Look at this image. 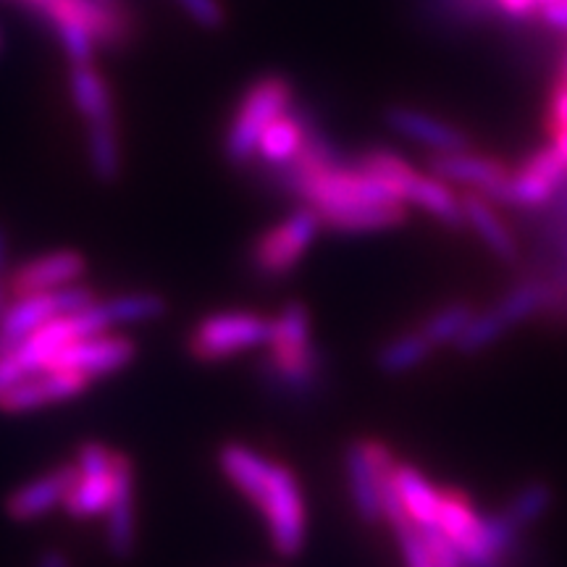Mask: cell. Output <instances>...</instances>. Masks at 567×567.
<instances>
[{
	"mask_svg": "<svg viewBox=\"0 0 567 567\" xmlns=\"http://www.w3.org/2000/svg\"><path fill=\"white\" fill-rule=\"evenodd\" d=\"M271 354L266 379L289 394H310L321 375V354L310 339V313L302 302H287L271 321Z\"/></svg>",
	"mask_w": 567,
	"mask_h": 567,
	"instance_id": "cell-1",
	"label": "cell"
},
{
	"mask_svg": "<svg viewBox=\"0 0 567 567\" xmlns=\"http://www.w3.org/2000/svg\"><path fill=\"white\" fill-rule=\"evenodd\" d=\"M264 513L268 530H271L274 549L281 557H297L305 547V502L297 476L287 465L274 463L268 476L255 486V492L247 496Z\"/></svg>",
	"mask_w": 567,
	"mask_h": 567,
	"instance_id": "cell-2",
	"label": "cell"
},
{
	"mask_svg": "<svg viewBox=\"0 0 567 567\" xmlns=\"http://www.w3.org/2000/svg\"><path fill=\"white\" fill-rule=\"evenodd\" d=\"M292 105V84L284 76H266L247 90L229 137H226V158L234 166H247L258 153V140L276 118Z\"/></svg>",
	"mask_w": 567,
	"mask_h": 567,
	"instance_id": "cell-3",
	"label": "cell"
},
{
	"mask_svg": "<svg viewBox=\"0 0 567 567\" xmlns=\"http://www.w3.org/2000/svg\"><path fill=\"white\" fill-rule=\"evenodd\" d=\"M271 339V318L247 310L213 313L195 326L187 339V352L197 363H221L234 354L264 347Z\"/></svg>",
	"mask_w": 567,
	"mask_h": 567,
	"instance_id": "cell-4",
	"label": "cell"
},
{
	"mask_svg": "<svg viewBox=\"0 0 567 567\" xmlns=\"http://www.w3.org/2000/svg\"><path fill=\"white\" fill-rule=\"evenodd\" d=\"M321 218L316 208L302 205L295 213H289L281 224L260 234L258 243L252 245V268L268 279H281L300 264L308 247L316 243Z\"/></svg>",
	"mask_w": 567,
	"mask_h": 567,
	"instance_id": "cell-5",
	"label": "cell"
},
{
	"mask_svg": "<svg viewBox=\"0 0 567 567\" xmlns=\"http://www.w3.org/2000/svg\"><path fill=\"white\" fill-rule=\"evenodd\" d=\"M565 182L567 163L559 158L555 147H542L515 174H509L505 189L496 197V203L526 210L544 208V205L555 200Z\"/></svg>",
	"mask_w": 567,
	"mask_h": 567,
	"instance_id": "cell-6",
	"label": "cell"
},
{
	"mask_svg": "<svg viewBox=\"0 0 567 567\" xmlns=\"http://www.w3.org/2000/svg\"><path fill=\"white\" fill-rule=\"evenodd\" d=\"M113 484V452L101 442H84L76 455V481L63 502L69 517L87 520L105 513Z\"/></svg>",
	"mask_w": 567,
	"mask_h": 567,
	"instance_id": "cell-7",
	"label": "cell"
},
{
	"mask_svg": "<svg viewBox=\"0 0 567 567\" xmlns=\"http://www.w3.org/2000/svg\"><path fill=\"white\" fill-rule=\"evenodd\" d=\"M134 358H137V344L132 339L103 331V334L84 337L66 344L61 352L53 354L48 365L66 368V371L82 373L84 379L95 381L124 371L126 365L134 363Z\"/></svg>",
	"mask_w": 567,
	"mask_h": 567,
	"instance_id": "cell-8",
	"label": "cell"
},
{
	"mask_svg": "<svg viewBox=\"0 0 567 567\" xmlns=\"http://www.w3.org/2000/svg\"><path fill=\"white\" fill-rule=\"evenodd\" d=\"M90 379L82 373L66 371V368L45 365L40 371L27 373L24 379L17 381L9 392L0 396V410L3 413H32V410L59 405V402L74 400L87 392Z\"/></svg>",
	"mask_w": 567,
	"mask_h": 567,
	"instance_id": "cell-9",
	"label": "cell"
},
{
	"mask_svg": "<svg viewBox=\"0 0 567 567\" xmlns=\"http://www.w3.org/2000/svg\"><path fill=\"white\" fill-rule=\"evenodd\" d=\"M105 547L113 559H132L137 547V523H134V465L124 452H113V484L105 507Z\"/></svg>",
	"mask_w": 567,
	"mask_h": 567,
	"instance_id": "cell-10",
	"label": "cell"
},
{
	"mask_svg": "<svg viewBox=\"0 0 567 567\" xmlns=\"http://www.w3.org/2000/svg\"><path fill=\"white\" fill-rule=\"evenodd\" d=\"M429 168L439 179L476 189V193L486 195L492 203H496V197L502 195L509 179V168L505 163L471 151L434 153L429 161Z\"/></svg>",
	"mask_w": 567,
	"mask_h": 567,
	"instance_id": "cell-11",
	"label": "cell"
},
{
	"mask_svg": "<svg viewBox=\"0 0 567 567\" xmlns=\"http://www.w3.org/2000/svg\"><path fill=\"white\" fill-rule=\"evenodd\" d=\"M84 271H87V260L76 250L48 252L42 258H34L30 264L19 266L9 276L11 297L59 292V289L80 281Z\"/></svg>",
	"mask_w": 567,
	"mask_h": 567,
	"instance_id": "cell-12",
	"label": "cell"
},
{
	"mask_svg": "<svg viewBox=\"0 0 567 567\" xmlns=\"http://www.w3.org/2000/svg\"><path fill=\"white\" fill-rule=\"evenodd\" d=\"M76 481V463L61 465L45 476L30 481L27 486H19L3 502V513L11 523H32L38 517L53 513L55 507H63L66 496Z\"/></svg>",
	"mask_w": 567,
	"mask_h": 567,
	"instance_id": "cell-13",
	"label": "cell"
},
{
	"mask_svg": "<svg viewBox=\"0 0 567 567\" xmlns=\"http://www.w3.org/2000/svg\"><path fill=\"white\" fill-rule=\"evenodd\" d=\"M42 17H69L87 27L97 45H122L130 38V17L122 6H105L97 0H30Z\"/></svg>",
	"mask_w": 567,
	"mask_h": 567,
	"instance_id": "cell-14",
	"label": "cell"
},
{
	"mask_svg": "<svg viewBox=\"0 0 567 567\" xmlns=\"http://www.w3.org/2000/svg\"><path fill=\"white\" fill-rule=\"evenodd\" d=\"M61 316V292L13 297L6 316L0 318V354H9L11 350H17L19 344H24L27 339L38 334L42 326H48Z\"/></svg>",
	"mask_w": 567,
	"mask_h": 567,
	"instance_id": "cell-15",
	"label": "cell"
},
{
	"mask_svg": "<svg viewBox=\"0 0 567 567\" xmlns=\"http://www.w3.org/2000/svg\"><path fill=\"white\" fill-rule=\"evenodd\" d=\"M384 122L392 132L402 134L410 142L429 147L434 153H457L471 147V140L465 137L457 126L431 116V113L408 109V105H392L384 113Z\"/></svg>",
	"mask_w": 567,
	"mask_h": 567,
	"instance_id": "cell-16",
	"label": "cell"
},
{
	"mask_svg": "<svg viewBox=\"0 0 567 567\" xmlns=\"http://www.w3.org/2000/svg\"><path fill=\"white\" fill-rule=\"evenodd\" d=\"M400 197L405 205H417L429 216H434L439 224L450 226V229H463L467 226L463 203H460V195L450 189V182L439 179V176H421L410 174L400 187Z\"/></svg>",
	"mask_w": 567,
	"mask_h": 567,
	"instance_id": "cell-17",
	"label": "cell"
},
{
	"mask_svg": "<svg viewBox=\"0 0 567 567\" xmlns=\"http://www.w3.org/2000/svg\"><path fill=\"white\" fill-rule=\"evenodd\" d=\"M344 471H347V486H350V496L354 513L365 526H375L384 520V507H381V488H379V473L368 457V450L363 442H350L344 450Z\"/></svg>",
	"mask_w": 567,
	"mask_h": 567,
	"instance_id": "cell-18",
	"label": "cell"
},
{
	"mask_svg": "<svg viewBox=\"0 0 567 567\" xmlns=\"http://www.w3.org/2000/svg\"><path fill=\"white\" fill-rule=\"evenodd\" d=\"M517 536H520V528L509 520L505 509L502 513L481 515V530L476 542L460 551L463 567H505L507 557L517 547Z\"/></svg>",
	"mask_w": 567,
	"mask_h": 567,
	"instance_id": "cell-19",
	"label": "cell"
},
{
	"mask_svg": "<svg viewBox=\"0 0 567 567\" xmlns=\"http://www.w3.org/2000/svg\"><path fill=\"white\" fill-rule=\"evenodd\" d=\"M460 203H463V213L467 226H473L481 239H484L488 250H492L496 258L505 260V264H517L520 260V245L513 237V231L507 229L505 221L496 216L494 203L488 200L486 195L476 193V189H465L460 195Z\"/></svg>",
	"mask_w": 567,
	"mask_h": 567,
	"instance_id": "cell-20",
	"label": "cell"
},
{
	"mask_svg": "<svg viewBox=\"0 0 567 567\" xmlns=\"http://www.w3.org/2000/svg\"><path fill=\"white\" fill-rule=\"evenodd\" d=\"M323 226L339 234H371L386 231L408 221L405 203H360L318 213Z\"/></svg>",
	"mask_w": 567,
	"mask_h": 567,
	"instance_id": "cell-21",
	"label": "cell"
},
{
	"mask_svg": "<svg viewBox=\"0 0 567 567\" xmlns=\"http://www.w3.org/2000/svg\"><path fill=\"white\" fill-rule=\"evenodd\" d=\"M396 492H400L402 505L410 520L417 528L439 526V507H442V492L431 486V481L421 471L408 463H396L394 467Z\"/></svg>",
	"mask_w": 567,
	"mask_h": 567,
	"instance_id": "cell-22",
	"label": "cell"
},
{
	"mask_svg": "<svg viewBox=\"0 0 567 567\" xmlns=\"http://www.w3.org/2000/svg\"><path fill=\"white\" fill-rule=\"evenodd\" d=\"M71 97L87 124L113 122L111 90L92 63H71Z\"/></svg>",
	"mask_w": 567,
	"mask_h": 567,
	"instance_id": "cell-23",
	"label": "cell"
},
{
	"mask_svg": "<svg viewBox=\"0 0 567 567\" xmlns=\"http://www.w3.org/2000/svg\"><path fill=\"white\" fill-rule=\"evenodd\" d=\"M305 132H308V118L295 116V113H284L268 130L260 134L258 153L268 166H287L289 161L300 153Z\"/></svg>",
	"mask_w": 567,
	"mask_h": 567,
	"instance_id": "cell-24",
	"label": "cell"
},
{
	"mask_svg": "<svg viewBox=\"0 0 567 567\" xmlns=\"http://www.w3.org/2000/svg\"><path fill=\"white\" fill-rule=\"evenodd\" d=\"M439 528H442L446 538L463 551L476 542L481 530V515L463 492H457V488H444L442 507H439Z\"/></svg>",
	"mask_w": 567,
	"mask_h": 567,
	"instance_id": "cell-25",
	"label": "cell"
},
{
	"mask_svg": "<svg viewBox=\"0 0 567 567\" xmlns=\"http://www.w3.org/2000/svg\"><path fill=\"white\" fill-rule=\"evenodd\" d=\"M434 350L436 347L429 342V337L421 329L408 331V334L394 337L392 342L381 347L379 354H375V368L384 375L410 373L415 368H421Z\"/></svg>",
	"mask_w": 567,
	"mask_h": 567,
	"instance_id": "cell-26",
	"label": "cell"
},
{
	"mask_svg": "<svg viewBox=\"0 0 567 567\" xmlns=\"http://www.w3.org/2000/svg\"><path fill=\"white\" fill-rule=\"evenodd\" d=\"M105 316H109L111 329L113 326H137L161 321L168 313L166 297L158 292H130L116 295L111 300H103Z\"/></svg>",
	"mask_w": 567,
	"mask_h": 567,
	"instance_id": "cell-27",
	"label": "cell"
},
{
	"mask_svg": "<svg viewBox=\"0 0 567 567\" xmlns=\"http://www.w3.org/2000/svg\"><path fill=\"white\" fill-rule=\"evenodd\" d=\"M87 147L92 174L103 184H113L122 174V151H118L116 118L113 122H95L87 126Z\"/></svg>",
	"mask_w": 567,
	"mask_h": 567,
	"instance_id": "cell-28",
	"label": "cell"
},
{
	"mask_svg": "<svg viewBox=\"0 0 567 567\" xmlns=\"http://www.w3.org/2000/svg\"><path fill=\"white\" fill-rule=\"evenodd\" d=\"M544 297H547V284L542 276H530V279L517 281L492 310L513 329V326L542 313Z\"/></svg>",
	"mask_w": 567,
	"mask_h": 567,
	"instance_id": "cell-29",
	"label": "cell"
},
{
	"mask_svg": "<svg viewBox=\"0 0 567 567\" xmlns=\"http://www.w3.org/2000/svg\"><path fill=\"white\" fill-rule=\"evenodd\" d=\"M551 502H555V492H551V486L544 484V481H530V484L523 486L520 492L507 502L505 515L515 523L517 528L526 530L528 526H534L536 520H542V517L549 513Z\"/></svg>",
	"mask_w": 567,
	"mask_h": 567,
	"instance_id": "cell-30",
	"label": "cell"
},
{
	"mask_svg": "<svg viewBox=\"0 0 567 567\" xmlns=\"http://www.w3.org/2000/svg\"><path fill=\"white\" fill-rule=\"evenodd\" d=\"M473 318V308L465 302H450L444 305L442 310H436L434 316L429 318L421 326V331L429 337V342L436 347H452L457 342V337L463 334L467 321Z\"/></svg>",
	"mask_w": 567,
	"mask_h": 567,
	"instance_id": "cell-31",
	"label": "cell"
},
{
	"mask_svg": "<svg viewBox=\"0 0 567 567\" xmlns=\"http://www.w3.org/2000/svg\"><path fill=\"white\" fill-rule=\"evenodd\" d=\"M507 331H509V326L502 321L494 310H486V313H473V318L463 329V334L457 337V342L452 347L463 354H478V352H484L486 347L499 342Z\"/></svg>",
	"mask_w": 567,
	"mask_h": 567,
	"instance_id": "cell-32",
	"label": "cell"
},
{
	"mask_svg": "<svg viewBox=\"0 0 567 567\" xmlns=\"http://www.w3.org/2000/svg\"><path fill=\"white\" fill-rule=\"evenodd\" d=\"M48 21H51L53 30L59 32L63 51H66L71 63H92V59H95L97 40L92 38L87 27H82L80 21L69 17H59V13H55V17H48Z\"/></svg>",
	"mask_w": 567,
	"mask_h": 567,
	"instance_id": "cell-33",
	"label": "cell"
},
{
	"mask_svg": "<svg viewBox=\"0 0 567 567\" xmlns=\"http://www.w3.org/2000/svg\"><path fill=\"white\" fill-rule=\"evenodd\" d=\"M557 205L551 210V218L544 229V247L555 260V266H567V182L557 193Z\"/></svg>",
	"mask_w": 567,
	"mask_h": 567,
	"instance_id": "cell-34",
	"label": "cell"
},
{
	"mask_svg": "<svg viewBox=\"0 0 567 567\" xmlns=\"http://www.w3.org/2000/svg\"><path fill=\"white\" fill-rule=\"evenodd\" d=\"M423 544L429 549L431 559H434L436 567H463V557H460V549L446 538V534L439 526L421 528Z\"/></svg>",
	"mask_w": 567,
	"mask_h": 567,
	"instance_id": "cell-35",
	"label": "cell"
},
{
	"mask_svg": "<svg viewBox=\"0 0 567 567\" xmlns=\"http://www.w3.org/2000/svg\"><path fill=\"white\" fill-rule=\"evenodd\" d=\"M396 542H400L402 557H405L408 567H436L434 559H431L429 549H425L421 528L417 526H408L402 530H396Z\"/></svg>",
	"mask_w": 567,
	"mask_h": 567,
	"instance_id": "cell-36",
	"label": "cell"
},
{
	"mask_svg": "<svg viewBox=\"0 0 567 567\" xmlns=\"http://www.w3.org/2000/svg\"><path fill=\"white\" fill-rule=\"evenodd\" d=\"M549 137H555L557 132L567 130V80L555 82V87L549 92V105H547V118H544Z\"/></svg>",
	"mask_w": 567,
	"mask_h": 567,
	"instance_id": "cell-37",
	"label": "cell"
},
{
	"mask_svg": "<svg viewBox=\"0 0 567 567\" xmlns=\"http://www.w3.org/2000/svg\"><path fill=\"white\" fill-rule=\"evenodd\" d=\"M179 6L197 24L208 27V30H216V27L224 24V9L218 0H179Z\"/></svg>",
	"mask_w": 567,
	"mask_h": 567,
	"instance_id": "cell-38",
	"label": "cell"
},
{
	"mask_svg": "<svg viewBox=\"0 0 567 567\" xmlns=\"http://www.w3.org/2000/svg\"><path fill=\"white\" fill-rule=\"evenodd\" d=\"M542 9V0H494V11L509 19H530Z\"/></svg>",
	"mask_w": 567,
	"mask_h": 567,
	"instance_id": "cell-39",
	"label": "cell"
},
{
	"mask_svg": "<svg viewBox=\"0 0 567 567\" xmlns=\"http://www.w3.org/2000/svg\"><path fill=\"white\" fill-rule=\"evenodd\" d=\"M27 375L24 368H21L19 358L13 352L0 354V396H3L9 389Z\"/></svg>",
	"mask_w": 567,
	"mask_h": 567,
	"instance_id": "cell-40",
	"label": "cell"
},
{
	"mask_svg": "<svg viewBox=\"0 0 567 567\" xmlns=\"http://www.w3.org/2000/svg\"><path fill=\"white\" fill-rule=\"evenodd\" d=\"M542 13L549 27H555L559 32H567V0H551V3H544Z\"/></svg>",
	"mask_w": 567,
	"mask_h": 567,
	"instance_id": "cell-41",
	"label": "cell"
},
{
	"mask_svg": "<svg viewBox=\"0 0 567 567\" xmlns=\"http://www.w3.org/2000/svg\"><path fill=\"white\" fill-rule=\"evenodd\" d=\"M452 3H455L460 11L473 13V17H478V13H496L494 0H452Z\"/></svg>",
	"mask_w": 567,
	"mask_h": 567,
	"instance_id": "cell-42",
	"label": "cell"
},
{
	"mask_svg": "<svg viewBox=\"0 0 567 567\" xmlns=\"http://www.w3.org/2000/svg\"><path fill=\"white\" fill-rule=\"evenodd\" d=\"M38 567H71V565H69L66 551L51 547V549L42 551L40 559H38Z\"/></svg>",
	"mask_w": 567,
	"mask_h": 567,
	"instance_id": "cell-43",
	"label": "cell"
},
{
	"mask_svg": "<svg viewBox=\"0 0 567 567\" xmlns=\"http://www.w3.org/2000/svg\"><path fill=\"white\" fill-rule=\"evenodd\" d=\"M6 268H9V234L0 224V279H6Z\"/></svg>",
	"mask_w": 567,
	"mask_h": 567,
	"instance_id": "cell-44",
	"label": "cell"
},
{
	"mask_svg": "<svg viewBox=\"0 0 567 567\" xmlns=\"http://www.w3.org/2000/svg\"><path fill=\"white\" fill-rule=\"evenodd\" d=\"M551 147H555L559 158L567 163V130L565 132H557L555 137H551Z\"/></svg>",
	"mask_w": 567,
	"mask_h": 567,
	"instance_id": "cell-45",
	"label": "cell"
},
{
	"mask_svg": "<svg viewBox=\"0 0 567 567\" xmlns=\"http://www.w3.org/2000/svg\"><path fill=\"white\" fill-rule=\"evenodd\" d=\"M9 297H11V289H9V281L0 279V318L6 316V310H9Z\"/></svg>",
	"mask_w": 567,
	"mask_h": 567,
	"instance_id": "cell-46",
	"label": "cell"
},
{
	"mask_svg": "<svg viewBox=\"0 0 567 567\" xmlns=\"http://www.w3.org/2000/svg\"><path fill=\"white\" fill-rule=\"evenodd\" d=\"M559 80H567V51H565V55H563V63H559Z\"/></svg>",
	"mask_w": 567,
	"mask_h": 567,
	"instance_id": "cell-47",
	"label": "cell"
},
{
	"mask_svg": "<svg viewBox=\"0 0 567 567\" xmlns=\"http://www.w3.org/2000/svg\"><path fill=\"white\" fill-rule=\"evenodd\" d=\"M97 3H105V6H122L118 0H97Z\"/></svg>",
	"mask_w": 567,
	"mask_h": 567,
	"instance_id": "cell-48",
	"label": "cell"
},
{
	"mask_svg": "<svg viewBox=\"0 0 567 567\" xmlns=\"http://www.w3.org/2000/svg\"><path fill=\"white\" fill-rule=\"evenodd\" d=\"M544 3H551V0H542V6H544Z\"/></svg>",
	"mask_w": 567,
	"mask_h": 567,
	"instance_id": "cell-49",
	"label": "cell"
}]
</instances>
